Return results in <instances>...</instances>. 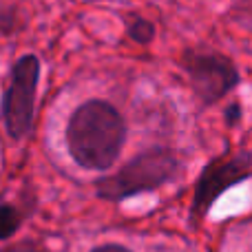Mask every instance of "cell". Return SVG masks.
I'll return each instance as SVG.
<instances>
[{"mask_svg": "<svg viewBox=\"0 0 252 252\" xmlns=\"http://www.w3.org/2000/svg\"><path fill=\"white\" fill-rule=\"evenodd\" d=\"M126 124L118 109L102 100H89L75 109L66 126V144L80 166L104 170L124 146Z\"/></svg>", "mask_w": 252, "mask_h": 252, "instance_id": "1", "label": "cell"}, {"mask_svg": "<svg viewBox=\"0 0 252 252\" xmlns=\"http://www.w3.org/2000/svg\"><path fill=\"white\" fill-rule=\"evenodd\" d=\"M175 166L177 161L170 151L151 148V151L137 155L135 159H130L113 177L102 179L97 192L106 199H124L135 192L151 190L155 186H161L175 173Z\"/></svg>", "mask_w": 252, "mask_h": 252, "instance_id": "2", "label": "cell"}, {"mask_svg": "<svg viewBox=\"0 0 252 252\" xmlns=\"http://www.w3.org/2000/svg\"><path fill=\"white\" fill-rule=\"evenodd\" d=\"M40 78V62L35 56H22L11 69V82L4 93V124L13 139H22L33 124L35 87Z\"/></svg>", "mask_w": 252, "mask_h": 252, "instance_id": "3", "label": "cell"}, {"mask_svg": "<svg viewBox=\"0 0 252 252\" xmlns=\"http://www.w3.org/2000/svg\"><path fill=\"white\" fill-rule=\"evenodd\" d=\"M182 64L195 95L204 104H215L239 82L235 64L217 51H186Z\"/></svg>", "mask_w": 252, "mask_h": 252, "instance_id": "4", "label": "cell"}, {"mask_svg": "<svg viewBox=\"0 0 252 252\" xmlns=\"http://www.w3.org/2000/svg\"><path fill=\"white\" fill-rule=\"evenodd\" d=\"M248 168H250V159L246 155L213 164L204 173V177H201V182H199V188H197V204H210L223 188L239 182L241 177H246Z\"/></svg>", "mask_w": 252, "mask_h": 252, "instance_id": "5", "label": "cell"}, {"mask_svg": "<svg viewBox=\"0 0 252 252\" xmlns=\"http://www.w3.org/2000/svg\"><path fill=\"white\" fill-rule=\"evenodd\" d=\"M128 35L139 44H148L153 38H155V27L151 25L144 18H135V20L128 22Z\"/></svg>", "mask_w": 252, "mask_h": 252, "instance_id": "6", "label": "cell"}, {"mask_svg": "<svg viewBox=\"0 0 252 252\" xmlns=\"http://www.w3.org/2000/svg\"><path fill=\"white\" fill-rule=\"evenodd\" d=\"M18 223H20V219H18L16 210L11 206H0V239L11 235L18 228Z\"/></svg>", "mask_w": 252, "mask_h": 252, "instance_id": "7", "label": "cell"}, {"mask_svg": "<svg viewBox=\"0 0 252 252\" xmlns=\"http://www.w3.org/2000/svg\"><path fill=\"white\" fill-rule=\"evenodd\" d=\"M4 252H44V250L38 248V246H33V244H18V246H11V248H7Z\"/></svg>", "mask_w": 252, "mask_h": 252, "instance_id": "8", "label": "cell"}, {"mask_svg": "<svg viewBox=\"0 0 252 252\" xmlns=\"http://www.w3.org/2000/svg\"><path fill=\"white\" fill-rule=\"evenodd\" d=\"M93 252H128V250L120 248V246H104V248H95Z\"/></svg>", "mask_w": 252, "mask_h": 252, "instance_id": "9", "label": "cell"}]
</instances>
